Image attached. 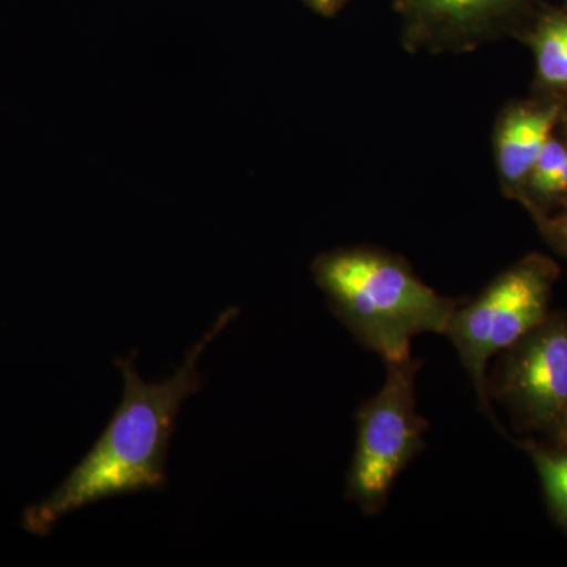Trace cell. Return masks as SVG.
Instances as JSON below:
<instances>
[{
  "label": "cell",
  "instance_id": "1",
  "mask_svg": "<svg viewBox=\"0 0 567 567\" xmlns=\"http://www.w3.org/2000/svg\"><path fill=\"white\" fill-rule=\"evenodd\" d=\"M237 308L223 312L210 330L186 353L169 379L145 383L134 365L136 350L114 364L123 377V395L92 450L71 470L47 498L25 509L22 527L47 536L62 517L112 496L163 492L167 487L166 461L177 431L183 402L199 393L205 377L199 360L205 349L235 317Z\"/></svg>",
  "mask_w": 567,
  "mask_h": 567
},
{
  "label": "cell",
  "instance_id": "2",
  "mask_svg": "<svg viewBox=\"0 0 567 567\" xmlns=\"http://www.w3.org/2000/svg\"><path fill=\"white\" fill-rule=\"evenodd\" d=\"M311 271L336 319L385 363L412 357L416 336L445 334L464 301L435 292L405 257L375 246L319 254Z\"/></svg>",
  "mask_w": 567,
  "mask_h": 567
},
{
  "label": "cell",
  "instance_id": "3",
  "mask_svg": "<svg viewBox=\"0 0 567 567\" xmlns=\"http://www.w3.org/2000/svg\"><path fill=\"white\" fill-rule=\"evenodd\" d=\"M558 267L532 254L502 271L480 295L462 301L445 334L475 386L480 410L495 421L487 398V364L492 357L516 344L548 316Z\"/></svg>",
  "mask_w": 567,
  "mask_h": 567
},
{
  "label": "cell",
  "instance_id": "4",
  "mask_svg": "<svg viewBox=\"0 0 567 567\" xmlns=\"http://www.w3.org/2000/svg\"><path fill=\"white\" fill-rule=\"evenodd\" d=\"M379 393L357 412V445L346 498L365 516L382 513L395 480L425 450L427 420L417 413L416 377L423 361H391Z\"/></svg>",
  "mask_w": 567,
  "mask_h": 567
},
{
  "label": "cell",
  "instance_id": "5",
  "mask_svg": "<svg viewBox=\"0 0 567 567\" xmlns=\"http://www.w3.org/2000/svg\"><path fill=\"white\" fill-rule=\"evenodd\" d=\"M487 375L488 401L509 406L522 424L557 431L567 415V319L548 316L503 350Z\"/></svg>",
  "mask_w": 567,
  "mask_h": 567
},
{
  "label": "cell",
  "instance_id": "6",
  "mask_svg": "<svg viewBox=\"0 0 567 567\" xmlns=\"http://www.w3.org/2000/svg\"><path fill=\"white\" fill-rule=\"evenodd\" d=\"M524 0H395L410 51H470L502 31Z\"/></svg>",
  "mask_w": 567,
  "mask_h": 567
},
{
  "label": "cell",
  "instance_id": "7",
  "mask_svg": "<svg viewBox=\"0 0 567 567\" xmlns=\"http://www.w3.org/2000/svg\"><path fill=\"white\" fill-rule=\"evenodd\" d=\"M563 102L548 96L509 104L495 123L496 173L506 196L520 200L529 174L561 118Z\"/></svg>",
  "mask_w": 567,
  "mask_h": 567
},
{
  "label": "cell",
  "instance_id": "8",
  "mask_svg": "<svg viewBox=\"0 0 567 567\" xmlns=\"http://www.w3.org/2000/svg\"><path fill=\"white\" fill-rule=\"evenodd\" d=\"M525 39L535 54L540 87L555 96L567 93V10L544 13Z\"/></svg>",
  "mask_w": 567,
  "mask_h": 567
},
{
  "label": "cell",
  "instance_id": "9",
  "mask_svg": "<svg viewBox=\"0 0 567 567\" xmlns=\"http://www.w3.org/2000/svg\"><path fill=\"white\" fill-rule=\"evenodd\" d=\"M532 456L548 505L559 524L567 527V450L546 451L533 446Z\"/></svg>",
  "mask_w": 567,
  "mask_h": 567
},
{
  "label": "cell",
  "instance_id": "10",
  "mask_svg": "<svg viewBox=\"0 0 567 567\" xmlns=\"http://www.w3.org/2000/svg\"><path fill=\"white\" fill-rule=\"evenodd\" d=\"M540 221H543L544 234L548 241L567 256V205L565 210L558 213L557 216H551V218L546 216Z\"/></svg>",
  "mask_w": 567,
  "mask_h": 567
},
{
  "label": "cell",
  "instance_id": "11",
  "mask_svg": "<svg viewBox=\"0 0 567 567\" xmlns=\"http://www.w3.org/2000/svg\"><path fill=\"white\" fill-rule=\"evenodd\" d=\"M303 2L320 17L331 18L342 10L347 0H303Z\"/></svg>",
  "mask_w": 567,
  "mask_h": 567
},
{
  "label": "cell",
  "instance_id": "12",
  "mask_svg": "<svg viewBox=\"0 0 567 567\" xmlns=\"http://www.w3.org/2000/svg\"><path fill=\"white\" fill-rule=\"evenodd\" d=\"M555 435H557L559 443L567 447V415L565 416V420H563V423L559 424L557 431H555Z\"/></svg>",
  "mask_w": 567,
  "mask_h": 567
},
{
  "label": "cell",
  "instance_id": "13",
  "mask_svg": "<svg viewBox=\"0 0 567 567\" xmlns=\"http://www.w3.org/2000/svg\"><path fill=\"white\" fill-rule=\"evenodd\" d=\"M559 122L565 123L566 132H567V107L565 106V104H563L561 118H559Z\"/></svg>",
  "mask_w": 567,
  "mask_h": 567
}]
</instances>
